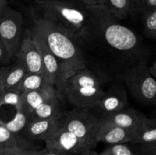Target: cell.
I'll use <instances>...</instances> for the list:
<instances>
[{
	"instance_id": "cell-1",
	"label": "cell",
	"mask_w": 156,
	"mask_h": 155,
	"mask_svg": "<svg viewBox=\"0 0 156 155\" xmlns=\"http://www.w3.org/2000/svg\"><path fill=\"white\" fill-rule=\"evenodd\" d=\"M32 20L30 30L37 34L47 46L59 64V74L55 88L62 96L69 78L85 68V59L74 38L66 34L40 17L33 7L30 9Z\"/></svg>"
},
{
	"instance_id": "cell-36",
	"label": "cell",
	"mask_w": 156,
	"mask_h": 155,
	"mask_svg": "<svg viewBox=\"0 0 156 155\" xmlns=\"http://www.w3.org/2000/svg\"><path fill=\"white\" fill-rule=\"evenodd\" d=\"M61 155H83V154H78V153H66V154H61Z\"/></svg>"
},
{
	"instance_id": "cell-23",
	"label": "cell",
	"mask_w": 156,
	"mask_h": 155,
	"mask_svg": "<svg viewBox=\"0 0 156 155\" xmlns=\"http://www.w3.org/2000/svg\"><path fill=\"white\" fill-rule=\"evenodd\" d=\"M21 92L16 88L5 90L0 97V107L3 105H12L17 109H21Z\"/></svg>"
},
{
	"instance_id": "cell-26",
	"label": "cell",
	"mask_w": 156,
	"mask_h": 155,
	"mask_svg": "<svg viewBox=\"0 0 156 155\" xmlns=\"http://www.w3.org/2000/svg\"><path fill=\"white\" fill-rule=\"evenodd\" d=\"M99 155H134V153L126 144H116L108 147Z\"/></svg>"
},
{
	"instance_id": "cell-33",
	"label": "cell",
	"mask_w": 156,
	"mask_h": 155,
	"mask_svg": "<svg viewBox=\"0 0 156 155\" xmlns=\"http://www.w3.org/2000/svg\"><path fill=\"white\" fill-rule=\"evenodd\" d=\"M148 71L150 73V74L152 76H153L154 78H155L156 76V63L154 61L153 63H152V65H150V67H147Z\"/></svg>"
},
{
	"instance_id": "cell-10",
	"label": "cell",
	"mask_w": 156,
	"mask_h": 155,
	"mask_svg": "<svg viewBox=\"0 0 156 155\" xmlns=\"http://www.w3.org/2000/svg\"><path fill=\"white\" fill-rule=\"evenodd\" d=\"M60 118L30 120L22 132L27 141H45L60 126Z\"/></svg>"
},
{
	"instance_id": "cell-32",
	"label": "cell",
	"mask_w": 156,
	"mask_h": 155,
	"mask_svg": "<svg viewBox=\"0 0 156 155\" xmlns=\"http://www.w3.org/2000/svg\"><path fill=\"white\" fill-rule=\"evenodd\" d=\"M34 155H59L58 153H54V152L50 151V150H47V149H44L42 150H36Z\"/></svg>"
},
{
	"instance_id": "cell-16",
	"label": "cell",
	"mask_w": 156,
	"mask_h": 155,
	"mask_svg": "<svg viewBox=\"0 0 156 155\" xmlns=\"http://www.w3.org/2000/svg\"><path fill=\"white\" fill-rule=\"evenodd\" d=\"M129 142L136 144L156 142L155 120L146 118L135 130L131 132Z\"/></svg>"
},
{
	"instance_id": "cell-25",
	"label": "cell",
	"mask_w": 156,
	"mask_h": 155,
	"mask_svg": "<svg viewBox=\"0 0 156 155\" xmlns=\"http://www.w3.org/2000/svg\"><path fill=\"white\" fill-rule=\"evenodd\" d=\"M141 16L145 33L149 37L155 39L156 37V9L146 12Z\"/></svg>"
},
{
	"instance_id": "cell-9",
	"label": "cell",
	"mask_w": 156,
	"mask_h": 155,
	"mask_svg": "<svg viewBox=\"0 0 156 155\" xmlns=\"http://www.w3.org/2000/svg\"><path fill=\"white\" fill-rule=\"evenodd\" d=\"M15 58L19 59L25 65L28 73L44 74L41 53L35 44L30 29L26 30L23 33L19 50Z\"/></svg>"
},
{
	"instance_id": "cell-2",
	"label": "cell",
	"mask_w": 156,
	"mask_h": 155,
	"mask_svg": "<svg viewBox=\"0 0 156 155\" xmlns=\"http://www.w3.org/2000/svg\"><path fill=\"white\" fill-rule=\"evenodd\" d=\"M34 9L43 19L75 40L82 36L88 27L85 5L66 0H34Z\"/></svg>"
},
{
	"instance_id": "cell-21",
	"label": "cell",
	"mask_w": 156,
	"mask_h": 155,
	"mask_svg": "<svg viewBox=\"0 0 156 155\" xmlns=\"http://www.w3.org/2000/svg\"><path fill=\"white\" fill-rule=\"evenodd\" d=\"M131 0H105L104 5L117 19L123 20L130 14Z\"/></svg>"
},
{
	"instance_id": "cell-34",
	"label": "cell",
	"mask_w": 156,
	"mask_h": 155,
	"mask_svg": "<svg viewBox=\"0 0 156 155\" xmlns=\"http://www.w3.org/2000/svg\"><path fill=\"white\" fill-rule=\"evenodd\" d=\"M9 6V0H0V12Z\"/></svg>"
},
{
	"instance_id": "cell-29",
	"label": "cell",
	"mask_w": 156,
	"mask_h": 155,
	"mask_svg": "<svg viewBox=\"0 0 156 155\" xmlns=\"http://www.w3.org/2000/svg\"><path fill=\"white\" fill-rule=\"evenodd\" d=\"M142 153L144 155H156V142L141 144Z\"/></svg>"
},
{
	"instance_id": "cell-15",
	"label": "cell",
	"mask_w": 156,
	"mask_h": 155,
	"mask_svg": "<svg viewBox=\"0 0 156 155\" xmlns=\"http://www.w3.org/2000/svg\"><path fill=\"white\" fill-rule=\"evenodd\" d=\"M126 93L123 88H114L105 93L96 107L105 115L125 109L127 106Z\"/></svg>"
},
{
	"instance_id": "cell-11",
	"label": "cell",
	"mask_w": 156,
	"mask_h": 155,
	"mask_svg": "<svg viewBox=\"0 0 156 155\" xmlns=\"http://www.w3.org/2000/svg\"><path fill=\"white\" fill-rule=\"evenodd\" d=\"M31 34L35 44L41 53L43 68H44V75L46 81L49 84L55 87L57 82L58 74H59V64L57 60L51 51L49 50L42 38L32 31Z\"/></svg>"
},
{
	"instance_id": "cell-22",
	"label": "cell",
	"mask_w": 156,
	"mask_h": 155,
	"mask_svg": "<svg viewBox=\"0 0 156 155\" xmlns=\"http://www.w3.org/2000/svg\"><path fill=\"white\" fill-rule=\"evenodd\" d=\"M29 122H30V119H29L28 114L24 112L21 109H17L15 117L11 121L7 122H2L5 127L11 132L17 135L22 136L23 130Z\"/></svg>"
},
{
	"instance_id": "cell-5",
	"label": "cell",
	"mask_w": 156,
	"mask_h": 155,
	"mask_svg": "<svg viewBox=\"0 0 156 155\" xmlns=\"http://www.w3.org/2000/svg\"><path fill=\"white\" fill-rule=\"evenodd\" d=\"M87 109H76L62 114L60 117V126L74 134L79 140L85 143L91 149L97 144L98 119Z\"/></svg>"
},
{
	"instance_id": "cell-28",
	"label": "cell",
	"mask_w": 156,
	"mask_h": 155,
	"mask_svg": "<svg viewBox=\"0 0 156 155\" xmlns=\"http://www.w3.org/2000/svg\"><path fill=\"white\" fill-rule=\"evenodd\" d=\"M10 59L11 57L8 53L7 49L0 40V68L9 63Z\"/></svg>"
},
{
	"instance_id": "cell-4",
	"label": "cell",
	"mask_w": 156,
	"mask_h": 155,
	"mask_svg": "<svg viewBox=\"0 0 156 155\" xmlns=\"http://www.w3.org/2000/svg\"><path fill=\"white\" fill-rule=\"evenodd\" d=\"M104 94L101 82L86 68L69 78L62 92L71 104L82 109L95 108Z\"/></svg>"
},
{
	"instance_id": "cell-30",
	"label": "cell",
	"mask_w": 156,
	"mask_h": 155,
	"mask_svg": "<svg viewBox=\"0 0 156 155\" xmlns=\"http://www.w3.org/2000/svg\"><path fill=\"white\" fill-rule=\"evenodd\" d=\"M9 66H2L0 68V97L5 91V77Z\"/></svg>"
},
{
	"instance_id": "cell-35",
	"label": "cell",
	"mask_w": 156,
	"mask_h": 155,
	"mask_svg": "<svg viewBox=\"0 0 156 155\" xmlns=\"http://www.w3.org/2000/svg\"><path fill=\"white\" fill-rule=\"evenodd\" d=\"M83 155H99V154H98V153H96L95 151H94V150H89V151L87 152L86 153H85V154H83Z\"/></svg>"
},
{
	"instance_id": "cell-6",
	"label": "cell",
	"mask_w": 156,
	"mask_h": 155,
	"mask_svg": "<svg viewBox=\"0 0 156 155\" xmlns=\"http://www.w3.org/2000/svg\"><path fill=\"white\" fill-rule=\"evenodd\" d=\"M23 16L18 11L7 6L0 12V40L4 43L11 59L19 50L23 36Z\"/></svg>"
},
{
	"instance_id": "cell-13",
	"label": "cell",
	"mask_w": 156,
	"mask_h": 155,
	"mask_svg": "<svg viewBox=\"0 0 156 155\" xmlns=\"http://www.w3.org/2000/svg\"><path fill=\"white\" fill-rule=\"evenodd\" d=\"M131 132L114 123L98 119L96 141L110 144H126L130 141Z\"/></svg>"
},
{
	"instance_id": "cell-12",
	"label": "cell",
	"mask_w": 156,
	"mask_h": 155,
	"mask_svg": "<svg viewBox=\"0 0 156 155\" xmlns=\"http://www.w3.org/2000/svg\"><path fill=\"white\" fill-rule=\"evenodd\" d=\"M54 97L62 98L54 86L47 84L41 89L21 93V109L27 114H30L40 104Z\"/></svg>"
},
{
	"instance_id": "cell-17",
	"label": "cell",
	"mask_w": 156,
	"mask_h": 155,
	"mask_svg": "<svg viewBox=\"0 0 156 155\" xmlns=\"http://www.w3.org/2000/svg\"><path fill=\"white\" fill-rule=\"evenodd\" d=\"M60 100L59 97H54L40 104L28 115L30 120L60 118L62 115Z\"/></svg>"
},
{
	"instance_id": "cell-27",
	"label": "cell",
	"mask_w": 156,
	"mask_h": 155,
	"mask_svg": "<svg viewBox=\"0 0 156 155\" xmlns=\"http://www.w3.org/2000/svg\"><path fill=\"white\" fill-rule=\"evenodd\" d=\"M36 150L35 149L26 148L9 149L0 152V155H34Z\"/></svg>"
},
{
	"instance_id": "cell-31",
	"label": "cell",
	"mask_w": 156,
	"mask_h": 155,
	"mask_svg": "<svg viewBox=\"0 0 156 155\" xmlns=\"http://www.w3.org/2000/svg\"><path fill=\"white\" fill-rule=\"evenodd\" d=\"M84 5H104L105 0H81Z\"/></svg>"
},
{
	"instance_id": "cell-24",
	"label": "cell",
	"mask_w": 156,
	"mask_h": 155,
	"mask_svg": "<svg viewBox=\"0 0 156 155\" xmlns=\"http://www.w3.org/2000/svg\"><path fill=\"white\" fill-rule=\"evenodd\" d=\"M155 9H156V0H131L129 15H142Z\"/></svg>"
},
{
	"instance_id": "cell-20",
	"label": "cell",
	"mask_w": 156,
	"mask_h": 155,
	"mask_svg": "<svg viewBox=\"0 0 156 155\" xmlns=\"http://www.w3.org/2000/svg\"><path fill=\"white\" fill-rule=\"evenodd\" d=\"M47 84H47L46 81L44 74L27 72L15 88H16L22 93L25 91L41 89L47 86Z\"/></svg>"
},
{
	"instance_id": "cell-19",
	"label": "cell",
	"mask_w": 156,
	"mask_h": 155,
	"mask_svg": "<svg viewBox=\"0 0 156 155\" xmlns=\"http://www.w3.org/2000/svg\"><path fill=\"white\" fill-rule=\"evenodd\" d=\"M27 73L25 65L18 59L15 58V62L12 67H9L5 77V89L14 88L21 81Z\"/></svg>"
},
{
	"instance_id": "cell-14",
	"label": "cell",
	"mask_w": 156,
	"mask_h": 155,
	"mask_svg": "<svg viewBox=\"0 0 156 155\" xmlns=\"http://www.w3.org/2000/svg\"><path fill=\"white\" fill-rule=\"evenodd\" d=\"M146 118L144 115L135 109H123L118 112L104 115L100 119L114 123L132 132L146 119Z\"/></svg>"
},
{
	"instance_id": "cell-37",
	"label": "cell",
	"mask_w": 156,
	"mask_h": 155,
	"mask_svg": "<svg viewBox=\"0 0 156 155\" xmlns=\"http://www.w3.org/2000/svg\"><path fill=\"white\" fill-rule=\"evenodd\" d=\"M134 155H136V154H134Z\"/></svg>"
},
{
	"instance_id": "cell-7",
	"label": "cell",
	"mask_w": 156,
	"mask_h": 155,
	"mask_svg": "<svg viewBox=\"0 0 156 155\" xmlns=\"http://www.w3.org/2000/svg\"><path fill=\"white\" fill-rule=\"evenodd\" d=\"M125 81L133 95L147 104H153L156 97V81L144 64L136 65L127 71Z\"/></svg>"
},
{
	"instance_id": "cell-8",
	"label": "cell",
	"mask_w": 156,
	"mask_h": 155,
	"mask_svg": "<svg viewBox=\"0 0 156 155\" xmlns=\"http://www.w3.org/2000/svg\"><path fill=\"white\" fill-rule=\"evenodd\" d=\"M46 149L58 154H85L91 149L62 126L45 140Z\"/></svg>"
},
{
	"instance_id": "cell-3",
	"label": "cell",
	"mask_w": 156,
	"mask_h": 155,
	"mask_svg": "<svg viewBox=\"0 0 156 155\" xmlns=\"http://www.w3.org/2000/svg\"><path fill=\"white\" fill-rule=\"evenodd\" d=\"M88 26H91L112 48L119 51H131L136 47L138 40L133 31L119 24L104 5H85Z\"/></svg>"
},
{
	"instance_id": "cell-18",
	"label": "cell",
	"mask_w": 156,
	"mask_h": 155,
	"mask_svg": "<svg viewBox=\"0 0 156 155\" xmlns=\"http://www.w3.org/2000/svg\"><path fill=\"white\" fill-rule=\"evenodd\" d=\"M16 148L34 149L32 147L30 141L8 130L0 119V152Z\"/></svg>"
}]
</instances>
